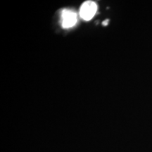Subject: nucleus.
Here are the masks:
<instances>
[{"instance_id":"obj_2","label":"nucleus","mask_w":152,"mask_h":152,"mask_svg":"<svg viewBox=\"0 0 152 152\" xmlns=\"http://www.w3.org/2000/svg\"><path fill=\"white\" fill-rule=\"evenodd\" d=\"M62 26L65 28L73 27L77 23V14L73 11L65 9L61 14Z\"/></svg>"},{"instance_id":"obj_1","label":"nucleus","mask_w":152,"mask_h":152,"mask_svg":"<svg viewBox=\"0 0 152 152\" xmlns=\"http://www.w3.org/2000/svg\"><path fill=\"white\" fill-rule=\"evenodd\" d=\"M97 11V5L92 1H85L81 6L80 15L85 20H90L94 16Z\"/></svg>"}]
</instances>
